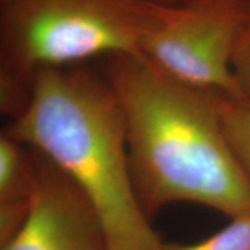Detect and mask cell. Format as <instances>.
Returning a JSON list of instances; mask_svg holds the SVG:
<instances>
[{
    "mask_svg": "<svg viewBox=\"0 0 250 250\" xmlns=\"http://www.w3.org/2000/svg\"><path fill=\"white\" fill-rule=\"evenodd\" d=\"M230 66L241 101L250 105V0L234 46Z\"/></svg>",
    "mask_w": 250,
    "mask_h": 250,
    "instance_id": "30bf717a",
    "label": "cell"
},
{
    "mask_svg": "<svg viewBox=\"0 0 250 250\" xmlns=\"http://www.w3.org/2000/svg\"><path fill=\"white\" fill-rule=\"evenodd\" d=\"M35 173L31 151L7 134H0V202L30 199Z\"/></svg>",
    "mask_w": 250,
    "mask_h": 250,
    "instance_id": "8992f818",
    "label": "cell"
},
{
    "mask_svg": "<svg viewBox=\"0 0 250 250\" xmlns=\"http://www.w3.org/2000/svg\"><path fill=\"white\" fill-rule=\"evenodd\" d=\"M221 116L230 147L250 177V105L225 96Z\"/></svg>",
    "mask_w": 250,
    "mask_h": 250,
    "instance_id": "52a82bcc",
    "label": "cell"
},
{
    "mask_svg": "<svg viewBox=\"0 0 250 250\" xmlns=\"http://www.w3.org/2000/svg\"><path fill=\"white\" fill-rule=\"evenodd\" d=\"M248 0H187L160 4L142 37L140 52L187 85L240 100L233 50Z\"/></svg>",
    "mask_w": 250,
    "mask_h": 250,
    "instance_id": "277c9868",
    "label": "cell"
},
{
    "mask_svg": "<svg viewBox=\"0 0 250 250\" xmlns=\"http://www.w3.org/2000/svg\"><path fill=\"white\" fill-rule=\"evenodd\" d=\"M30 151L35 183L29 214L0 250H109L104 228L85 193L45 155Z\"/></svg>",
    "mask_w": 250,
    "mask_h": 250,
    "instance_id": "5b68a950",
    "label": "cell"
},
{
    "mask_svg": "<svg viewBox=\"0 0 250 250\" xmlns=\"http://www.w3.org/2000/svg\"><path fill=\"white\" fill-rule=\"evenodd\" d=\"M160 4L149 0H19L1 6L0 71L33 83L40 68L142 56Z\"/></svg>",
    "mask_w": 250,
    "mask_h": 250,
    "instance_id": "3957f363",
    "label": "cell"
},
{
    "mask_svg": "<svg viewBox=\"0 0 250 250\" xmlns=\"http://www.w3.org/2000/svg\"><path fill=\"white\" fill-rule=\"evenodd\" d=\"M101 72L120 103L134 190L148 219L176 202L230 218L250 213V177L221 116L227 95L187 85L143 55L109 56Z\"/></svg>",
    "mask_w": 250,
    "mask_h": 250,
    "instance_id": "6da1fadb",
    "label": "cell"
},
{
    "mask_svg": "<svg viewBox=\"0 0 250 250\" xmlns=\"http://www.w3.org/2000/svg\"><path fill=\"white\" fill-rule=\"evenodd\" d=\"M15 1H19V0H0V2H1V6L12 4V2H15Z\"/></svg>",
    "mask_w": 250,
    "mask_h": 250,
    "instance_id": "4fadbf2b",
    "label": "cell"
},
{
    "mask_svg": "<svg viewBox=\"0 0 250 250\" xmlns=\"http://www.w3.org/2000/svg\"><path fill=\"white\" fill-rule=\"evenodd\" d=\"M34 83H27L0 71V111L2 115L18 120L29 108L33 100Z\"/></svg>",
    "mask_w": 250,
    "mask_h": 250,
    "instance_id": "9c48e42d",
    "label": "cell"
},
{
    "mask_svg": "<svg viewBox=\"0 0 250 250\" xmlns=\"http://www.w3.org/2000/svg\"><path fill=\"white\" fill-rule=\"evenodd\" d=\"M2 132L45 155L85 193L109 250H164L134 190L120 103L102 72L43 67L29 108Z\"/></svg>",
    "mask_w": 250,
    "mask_h": 250,
    "instance_id": "7a4b0ae2",
    "label": "cell"
},
{
    "mask_svg": "<svg viewBox=\"0 0 250 250\" xmlns=\"http://www.w3.org/2000/svg\"><path fill=\"white\" fill-rule=\"evenodd\" d=\"M30 199L0 202V248L5 247L26 223L30 210Z\"/></svg>",
    "mask_w": 250,
    "mask_h": 250,
    "instance_id": "8fae6325",
    "label": "cell"
},
{
    "mask_svg": "<svg viewBox=\"0 0 250 250\" xmlns=\"http://www.w3.org/2000/svg\"><path fill=\"white\" fill-rule=\"evenodd\" d=\"M149 1L158 2V4H164V5H176V4H181V2L187 1V0H149Z\"/></svg>",
    "mask_w": 250,
    "mask_h": 250,
    "instance_id": "7c38bea8",
    "label": "cell"
},
{
    "mask_svg": "<svg viewBox=\"0 0 250 250\" xmlns=\"http://www.w3.org/2000/svg\"><path fill=\"white\" fill-rule=\"evenodd\" d=\"M164 250H250V213L232 218L229 225L201 242L164 243Z\"/></svg>",
    "mask_w": 250,
    "mask_h": 250,
    "instance_id": "ba28073f",
    "label": "cell"
}]
</instances>
